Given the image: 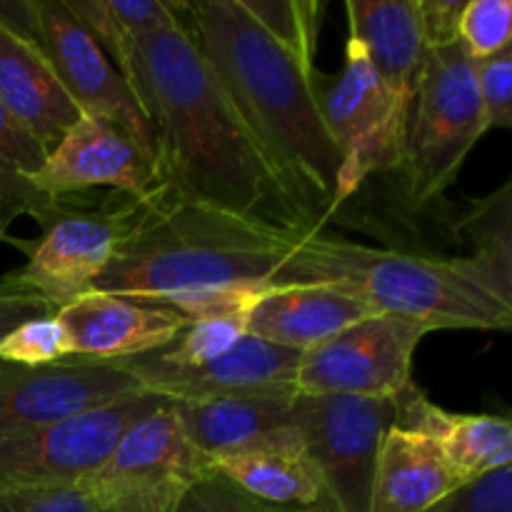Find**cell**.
Segmentation results:
<instances>
[{
    "mask_svg": "<svg viewBox=\"0 0 512 512\" xmlns=\"http://www.w3.org/2000/svg\"><path fill=\"white\" fill-rule=\"evenodd\" d=\"M0 100L45 150L83 115L40 45L5 20H0Z\"/></svg>",
    "mask_w": 512,
    "mask_h": 512,
    "instance_id": "obj_18",
    "label": "cell"
},
{
    "mask_svg": "<svg viewBox=\"0 0 512 512\" xmlns=\"http://www.w3.org/2000/svg\"><path fill=\"white\" fill-rule=\"evenodd\" d=\"M293 418L325 485V512H370L375 465L393 428L390 398L295 395Z\"/></svg>",
    "mask_w": 512,
    "mask_h": 512,
    "instance_id": "obj_8",
    "label": "cell"
},
{
    "mask_svg": "<svg viewBox=\"0 0 512 512\" xmlns=\"http://www.w3.org/2000/svg\"><path fill=\"white\" fill-rule=\"evenodd\" d=\"M425 512H512V465L468 480Z\"/></svg>",
    "mask_w": 512,
    "mask_h": 512,
    "instance_id": "obj_33",
    "label": "cell"
},
{
    "mask_svg": "<svg viewBox=\"0 0 512 512\" xmlns=\"http://www.w3.org/2000/svg\"><path fill=\"white\" fill-rule=\"evenodd\" d=\"M348 38L358 40L385 88L403 105H413L428 45L418 0H348Z\"/></svg>",
    "mask_w": 512,
    "mask_h": 512,
    "instance_id": "obj_21",
    "label": "cell"
},
{
    "mask_svg": "<svg viewBox=\"0 0 512 512\" xmlns=\"http://www.w3.org/2000/svg\"><path fill=\"white\" fill-rule=\"evenodd\" d=\"M170 512H278L258 503L248 493L230 483L218 470H208L190 483L170 505Z\"/></svg>",
    "mask_w": 512,
    "mask_h": 512,
    "instance_id": "obj_31",
    "label": "cell"
},
{
    "mask_svg": "<svg viewBox=\"0 0 512 512\" xmlns=\"http://www.w3.org/2000/svg\"><path fill=\"white\" fill-rule=\"evenodd\" d=\"M368 315H373L368 305L330 285H273L255 303L248 333L305 353Z\"/></svg>",
    "mask_w": 512,
    "mask_h": 512,
    "instance_id": "obj_20",
    "label": "cell"
},
{
    "mask_svg": "<svg viewBox=\"0 0 512 512\" xmlns=\"http://www.w3.org/2000/svg\"><path fill=\"white\" fill-rule=\"evenodd\" d=\"M18 215H25L23 205H20L18 200L10 195V190L0 183V243L8 240V228L13 225V220L18 218Z\"/></svg>",
    "mask_w": 512,
    "mask_h": 512,
    "instance_id": "obj_38",
    "label": "cell"
},
{
    "mask_svg": "<svg viewBox=\"0 0 512 512\" xmlns=\"http://www.w3.org/2000/svg\"><path fill=\"white\" fill-rule=\"evenodd\" d=\"M165 400L153 393L128 395L0 440V493L80 485L113 453L123 430Z\"/></svg>",
    "mask_w": 512,
    "mask_h": 512,
    "instance_id": "obj_9",
    "label": "cell"
},
{
    "mask_svg": "<svg viewBox=\"0 0 512 512\" xmlns=\"http://www.w3.org/2000/svg\"><path fill=\"white\" fill-rule=\"evenodd\" d=\"M393 425L428 435L463 480L512 465V428L500 415L450 413L430 403L415 383L393 398Z\"/></svg>",
    "mask_w": 512,
    "mask_h": 512,
    "instance_id": "obj_19",
    "label": "cell"
},
{
    "mask_svg": "<svg viewBox=\"0 0 512 512\" xmlns=\"http://www.w3.org/2000/svg\"><path fill=\"white\" fill-rule=\"evenodd\" d=\"M268 288H240L208 300L185 315V325L175 340L155 353H145L158 365L168 368H198L220 355L230 353L250 328L255 303Z\"/></svg>",
    "mask_w": 512,
    "mask_h": 512,
    "instance_id": "obj_24",
    "label": "cell"
},
{
    "mask_svg": "<svg viewBox=\"0 0 512 512\" xmlns=\"http://www.w3.org/2000/svg\"><path fill=\"white\" fill-rule=\"evenodd\" d=\"M255 23L300 65L315 70V45H318L320 18L325 5L318 0H240Z\"/></svg>",
    "mask_w": 512,
    "mask_h": 512,
    "instance_id": "obj_27",
    "label": "cell"
},
{
    "mask_svg": "<svg viewBox=\"0 0 512 512\" xmlns=\"http://www.w3.org/2000/svg\"><path fill=\"white\" fill-rule=\"evenodd\" d=\"M430 333L423 323L373 313L300 355L295 395L390 398L410 385L413 355Z\"/></svg>",
    "mask_w": 512,
    "mask_h": 512,
    "instance_id": "obj_10",
    "label": "cell"
},
{
    "mask_svg": "<svg viewBox=\"0 0 512 512\" xmlns=\"http://www.w3.org/2000/svg\"><path fill=\"white\" fill-rule=\"evenodd\" d=\"M48 150L8 113L0 100V183L23 205L25 215H35L48 198L28 183L30 175L43 165Z\"/></svg>",
    "mask_w": 512,
    "mask_h": 512,
    "instance_id": "obj_28",
    "label": "cell"
},
{
    "mask_svg": "<svg viewBox=\"0 0 512 512\" xmlns=\"http://www.w3.org/2000/svg\"><path fill=\"white\" fill-rule=\"evenodd\" d=\"M215 80L313 230L340 205L343 155L313 93V73L280 48L240 0L183 3Z\"/></svg>",
    "mask_w": 512,
    "mask_h": 512,
    "instance_id": "obj_2",
    "label": "cell"
},
{
    "mask_svg": "<svg viewBox=\"0 0 512 512\" xmlns=\"http://www.w3.org/2000/svg\"><path fill=\"white\" fill-rule=\"evenodd\" d=\"M55 315L73 340L75 358L108 363L155 353L173 343L185 325L178 310L98 290L80 295Z\"/></svg>",
    "mask_w": 512,
    "mask_h": 512,
    "instance_id": "obj_16",
    "label": "cell"
},
{
    "mask_svg": "<svg viewBox=\"0 0 512 512\" xmlns=\"http://www.w3.org/2000/svg\"><path fill=\"white\" fill-rule=\"evenodd\" d=\"M338 288L373 313L423 323L430 330H510L512 298L500 293L473 258H430L368 248L313 230L290 253L280 285Z\"/></svg>",
    "mask_w": 512,
    "mask_h": 512,
    "instance_id": "obj_4",
    "label": "cell"
},
{
    "mask_svg": "<svg viewBox=\"0 0 512 512\" xmlns=\"http://www.w3.org/2000/svg\"><path fill=\"white\" fill-rule=\"evenodd\" d=\"M320 118L343 155L340 205L375 173L403 170L410 108L400 103L360 48L348 38L340 73H313Z\"/></svg>",
    "mask_w": 512,
    "mask_h": 512,
    "instance_id": "obj_7",
    "label": "cell"
},
{
    "mask_svg": "<svg viewBox=\"0 0 512 512\" xmlns=\"http://www.w3.org/2000/svg\"><path fill=\"white\" fill-rule=\"evenodd\" d=\"M460 230L475 243L470 258L493 278L500 293L512 298V183L500 185L493 195L470 205Z\"/></svg>",
    "mask_w": 512,
    "mask_h": 512,
    "instance_id": "obj_26",
    "label": "cell"
},
{
    "mask_svg": "<svg viewBox=\"0 0 512 512\" xmlns=\"http://www.w3.org/2000/svg\"><path fill=\"white\" fill-rule=\"evenodd\" d=\"M130 88L153 125L163 180L175 198L313 233L205 63L183 3L175 23L140 40Z\"/></svg>",
    "mask_w": 512,
    "mask_h": 512,
    "instance_id": "obj_1",
    "label": "cell"
},
{
    "mask_svg": "<svg viewBox=\"0 0 512 512\" xmlns=\"http://www.w3.org/2000/svg\"><path fill=\"white\" fill-rule=\"evenodd\" d=\"M68 358H75L73 340L55 313L25 320L0 338V363L45 368Z\"/></svg>",
    "mask_w": 512,
    "mask_h": 512,
    "instance_id": "obj_29",
    "label": "cell"
},
{
    "mask_svg": "<svg viewBox=\"0 0 512 512\" xmlns=\"http://www.w3.org/2000/svg\"><path fill=\"white\" fill-rule=\"evenodd\" d=\"M465 3L468 0H418V15L428 50L460 43L458 28Z\"/></svg>",
    "mask_w": 512,
    "mask_h": 512,
    "instance_id": "obj_35",
    "label": "cell"
},
{
    "mask_svg": "<svg viewBox=\"0 0 512 512\" xmlns=\"http://www.w3.org/2000/svg\"><path fill=\"white\" fill-rule=\"evenodd\" d=\"M298 350L245 335L230 353L198 365V368H168L145 355L110 360L128 370L145 393L168 400H203L220 395H295Z\"/></svg>",
    "mask_w": 512,
    "mask_h": 512,
    "instance_id": "obj_15",
    "label": "cell"
},
{
    "mask_svg": "<svg viewBox=\"0 0 512 512\" xmlns=\"http://www.w3.org/2000/svg\"><path fill=\"white\" fill-rule=\"evenodd\" d=\"M28 183L48 200H63L85 190L150 198L168 188L158 155L110 120L80 115L78 123L48 150Z\"/></svg>",
    "mask_w": 512,
    "mask_h": 512,
    "instance_id": "obj_12",
    "label": "cell"
},
{
    "mask_svg": "<svg viewBox=\"0 0 512 512\" xmlns=\"http://www.w3.org/2000/svg\"><path fill=\"white\" fill-rule=\"evenodd\" d=\"M160 193L150 198L120 195L98 205H73L65 198L45 200L33 215L40 223V238L28 248V263L3 278L40 295L58 313L93 290L95 280L105 273Z\"/></svg>",
    "mask_w": 512,
    "mask_h": 512,
    "instance_id": "obj_6",
    "label": "cell"
},
{
    "mask_svg": "<svg viewBox=\"0 0 512 512\" xmlns=\"http://www.w3.org/2000/svg\"><path fill=\"white\" fill-rule=\"evenodd\" d=\"M0 512H105L83 485H50L0 493Z\"/></svg>",
    "mask_w": 512,
    "mask_h": 512,
    "instance_id": "obj_34",
    "label": "cell"
},
{
    "mask_svg": "<svg viewBox=\"0 0 512 512\" xmlns=\"http://www.w3.org/2000/svg\"><path fill=\"white\" fill-rule=\"evenodd\" d=\"M458 40L470 60L493 58L512 48L510 0H468L460 15Z\"/></svg>",
    "mask_w": 512,
    "mask_h": 512,
    "instance_id": "obj_30",
    "label": "cell"
},
{
    "mask_svg": "<svg viewBox=\"0 0 512 512\" xmlns=\"http://www.w3.org/2000/svg\"><path fill=\"white\" fill-rule=\"evenodd\" d=\"M213 470L278 512H325V485L300 433L263 448L228 455Z\"/></svg>",
    "mask_w": 512,
    "mask_h": 512,
    "instance_id": "obj_23",
    "label": "cell"
},
{
    "mask_svg": "<svg viewBox=\"0 0 512 512\" xmlns=\"http://www.w3.org/2000/svg\"><path fill=\"white\" fill-rule=\"evenodd\" d=\"M475 88L483 108L485 128L512 125V48L493 58L473 60Z\"/></svg>",
    "mask_w": 512,
    "mask_h": 512,
    "instance_id": "obj_32",
    "label": "cell"
},
{
    "mask_svg": "<svg viewBox=\"0 0 512 512\" xmlns=\"http://www.w3.org/2000/svg\"><path fill=\"white\" fill-rule=\"evenodd\" d=\"M305 235L180 200L165 188L93 290L190 315L230 290L280 285Z\"/></svg>",
    "mask_w": 512,
    "mask_h": 512,
    "instance_id": "obj_3",
    "label": "cell"
},
{
    "mask_svg": "<svg viewBox=\"0 0 512 512\" xmlns=\"http://www.w3.org/2000/svg\"><path fill=\"white\" fill-rule=\"evenodd\" d=\"M178 495H135L108 505L105 512H170Z\"/></svg>",
    "mask_w": 512,
    "mask_h": 512,
    "instance_id": "obj_37",
    "label": "cell"
},
{
    "mask_svg": "<svg viewBox=\"0 0 512 512\" xmlns=\"http://www.w3.org/2000/svg\"><path fill=\"white\" fill-rule=\"evenodd\" d=\"M53 313L55 310L40 295L18 288V285L0 278V338L5 333H10L15 325L25 323V320L43 318V315Z\"/></svg>",
    "mask_w": 512,
    "mask_h": 512,
    "instance_id": "obj_36",
    "label": "cell"
},
{
    "mask_svg": "<svg viewBox=\"0 0 512 512\" xmlns=\"http://www.w3.org/2000/svg\"><path fill=\"white\" fill-rule=\"evenodd\" d=\"M70 13L85 25L125 83L133 80L140 40L178 20L180 3L165 0H65Z\"/></svg>",
    "mask_w": 512,
    "mask_h": 512,
    "instance_id": "obj_25",
    "label": "cell"
},
{
    "mask_svg": "<svg viewBox=\"0 0 512 512\" xmlns=\"http://www.w3.org/2000/svg\"><path fill=\"white\" fill-rule=\"evenodd\" d=\"M210 468L190 445L173 403L165 400L123 430L105 463L83 480L103 508L135 495H180Z\"/></svg>",
    "mask_w": 512,
    "mask_h": 512,
    "instance_id": "obj_14",
    "label": "cell"
},
{
    "mask_svg": "<svg viewBox=\"0 0 512 512\" xmlns=\"http://www.w3.org/2000/svg\"><path fill=\"white\" fill-rule=\"evenodd\" d=\"M465 483L428 435L393 425L380 445L370 512H425Z\"/></svg>",
    "mask_w": 512,
    "mask_h": 512,
    "instance_id": "obj_22",
    "label": "cell"
},
{
    "mask_svg": "<svg viewBox=\"0 0 512 512\" xmlns=\"http://www.w3.org/2000/svg\"><path fill=\"white\" fill-rule=\"evenodd\" d=\"M25 33L40 45L83 115L110 120L158 155V140L123 75L65 0H23Z\"/></svg>",
    "mask_w": 512,
    "mask_h": 512,
    "instance_id": "obj_11",
    "label": "cell"
},
{
    "mask_svg": "<svg viewBox=\"0 0 512 512\" xmlns=\"http://www.w3.org/2000/svg\"><path fill=\"white\" fill-rule=\"evenodd\" d=\"M295 395H220L170 400L190 445L213 468L220 458L263 448L298 433Z\"/></svg>",
    "mask_w": 512,
    "mask_h": 512,
    "instance_id": "obj_17",
    "label": "cell"
},
{
    "mask_svg": "<svg viewBox=\"0 0 512 512\" xmlns=\"http://www.w3.org/2000/svg\"><path fill=\"white\" fill-rule=\"evenodd\" d=\"M138 393L143 385L108 360L68 358L45 368L0 363V440Z\"/></svg>",
    "mask_w": 512,
    "mask_h": 512,
    "instance_id": "obj_13",
    "label": "cell"
},
{
    "mask_svg": "<svg viewBox=\"0 0 512 512\" xmlns=\"http://www.w3.org/2000/svg\"><path fill=\"white\" fill-rule=\"evenodd\" d=\"M485 133L473 60L463 45L428 50L405 140L403 173L410 208L423 210L438 200L455 183L465 158Z\"/></svg>",
    "mask_w": 512,
    "mask_h": 512,
    "instance_id": "obj_5",
    "label": "cell"
}]
</instances>
